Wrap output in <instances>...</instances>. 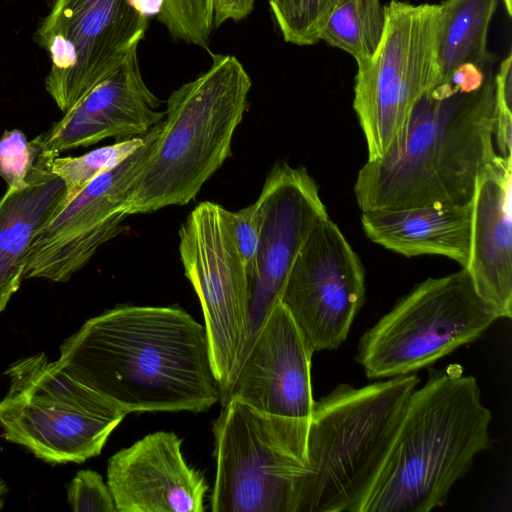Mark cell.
<instances>
[{
  "mask_svg": "<svg viewBox=\"0 0 512 512\" xmlns=\"http://www.w3.org/2000/svg\"><path fill=\"white\" fill-rule=\"evenodd\" d=\"M59 350L65 373L126 414L199 413L220 401L205 327L179 306H116Z\"/></svg>",
  "mask_w": 512,
  "mask_h": 512,
  "instance_id": "obj_1",
  "label": "cell"
},
{
  "mask_svg": "<svg viewBox=\"0 0 512 512\" xmlns=\"http://www.w3.org/2000/svg\"><path fill=\"white\" fill-rule=\"evenodd\" d=\"M494 83L463 93L451 82L426 91L384 155L358 171L362 212L467 205L478 175L496 156Z\"/></svg>",
  "mask_w": 512,
  "mask_h": 512,
  "instance_id": "obj_2",
  "label": "cell"
},
{
  "mask_svg": "<svg viewBox=\"0 0 512 512\" xmlns=\"http://www.w3.org/2000/svg\"><path fill=\"white\" fill-rule=\"evenodd\" d=\"M492 414L473 376L429 369L410 395L357 512H429L442 506L475 457L491 448Z\"/></svg>",
  "mask_w": 512,
  "mask_h": 512,
  "instance_id": "obj_3",
  "label": "cell"
},
{
  "mask_svg": "<svg viewBox=\"0 0 512 512\" xmlns=\"http://www.w3.org/2000/svg\"><path fill=\"white\" fill-rule=\"evenodd\" d=\"M209 53V68L170 94L122 207L125 215L189 203L230 156L252 80L235 56Z\"/></svg>",
  "mask_w": 512,
  "mask_h": 512,
  "instance_id": "obj_4",
  "label": "cell"
},
{
  "mask_svg": "<svg viewBox=\"0 0 512 512\" xmlns=\"http://www.w3.org/2000/svg\"><path fill=\"white\" fill-rule=\"evenodd\" d=\"M419 382L409 374L361 388L341 383L314 402L294 512H357Z\"/></svg>",
  "mask_w": 512,
  "mask_h": 512,
  "instance_id": "obj_5",
  "label": "cell"
},
{
  "mask_svg": "<svg viewBox=\"0 0 512 512\" xmlns=\"http://www.w3.org/2000/svg\"><path fill=\"white\" fill-rule=\"evenodd\" d=\"M5 374L10 387L0 401L3 437L45 462L82 463L98 456L127 415L44 352L17 360Z\"/></svg>",
  "mask_w": 512,
  "mask_h": 512,
  "instance_id": "obj_6",
  "label": "cell"
},
{
  "mask_svg": "<svg viewBox=\"0 0 512 512\" xmlns=\"http://www.w3.org/2000/svg\"><path fill=\"white\" fill-rule=\"evenodd\" d=\"M309 418L268 414L232 399L214 421V512H294L307 467Z\"/></svg>",
  "mask_w": 512,
  "mask_h": 512,
  "instance_id": "obj_7",
  "label": "cell"
},
{
  "mask_svg": "<svg viewBox=\"0 0 512 512\" xmlns=\"http://www.w3.org/2000/svg\"><path fill=\"white\" fill-rule=\"evenodd\" d=\"M498 319L462 267L401 298L363 334L356 361L369 379L413 374L475 341Z\"/></svg>",
  "mask_w": 512,
  "mask_h": 512,
  "instance_id": "obj_8",
  "label": "cell"
},
{
  "mask_svg": "<svg viewBox=\"0 0 512 512\" xmlns=\"http://www.w3.org/2000/svg\"><path fill=\"white\" fill-rule=\"evenodd\" d=\"M383 37L369 62L358 66L353 107L368 160L384 155L421 96L439 83L440 4L391 0Z\"/></svg>",
  "mask_w": 512,
  "mask_h": 512,
  "instance_id": "obj_9",
  "label": "cell"
},
{
  "mask_svg": "<svg viewBox=\"0 0 512 512\" xmlns=\"http://www.w3.org/2000/svg\"><path fill=\"white\" fill-rule=\"evenodd\" d=\"M161 0H53L35 42L51 60L45 88L65 113L143 40Z\"/></svg>",
  "mask_w": 512,
  "mask_h": 512,
  "instance_id": "obj_10",
  "label": "cell"
},
{
  "mask_svg": "<svg viewBox=\"0 0 512 512\" xmlns=\"http://www.w3.org/2000/svg\"><path fill=\"white\" fill-rule=\"evenodd\" d=\"M184 272L201 304L220 399L228 390L248 337L250 284L226 209L204 201L179 230Z\"/></svg>",
  "mask_w": 512,
  "mask_h": 512,
  "instance_id": "obj_11",
  "label": "cell"
},
{
  "mask_svg": "<svg viewBox=\"0 0 512 512\" xmlns=\"http://www.w3.org/2000/svg\"><path fill=\"white\" fill-rule=\"evenodd\" d=\"M364 296L358 255L337 224L321 218L296 256L279 301L315 353L342 345Z\"/></svg>",
  "mask_w": 512,
  "mask_h": 512,
  "instance_id": "obj_12",
  "label": "cell"
},
{
  "mask_svg": "<svg viewBox=\"0 0 512 512\" xmlns=\"http://www.w3.org/2000/svg\"><path fill=\"white\" fill-rule=\"evenodd\" d=\"M161 123V122H160ZM160 123L127 159L88 183L38 232L29 248L23 280L66 282L109 240L127 228L122 207Z\"/></svg>",
  "mask_w": 512,
  "mask_h": 512,
  "instance_id": "obj_13",
  "label": "cell"
},
{
  "mask_svg": "<svg viewBox=\"0 0 512 512\" xmlns=\"http://www.w3.org/2000/svg\"><path fill=\"white\" fill-rule=\"evenodd\" d=\"M255 203L260 219V239L255 269L249 281L246 347L279 301L293 262L313 227L328 216L318 186L306 168L287 163L273 166Z\"/></svg>",
  "mask_w": 512,
  "mask_h": 512,
  "instance_id": "obj_14",
  "label": "cell"
},
{
  "mask_svg": "<svg viewBox=\"0 0 512 512\" xmlns=\"http://www.w3.org/2000/svg\"><path fill=\"white\" fill-rule=\"evenodd\" d=\"M309 347L294 319L278 301L249 341L220 399H235L273 415L310 418L314 406Z\"/></svg>",
  "mask_w": 512,
  "mask_h": 512,
  "instance_id": "obj_15",
  "label": "cell"
},
{
  "mask_svg": "<svg viewBox=\"0 0 512 512\" xmlns=\"http://www.w3.org/2000/svg\"><path fill=\"white\" fill-rule=\"evenodd\" d=\"M159 105L143 79L135 51L32 142L44 156L55 158L109 137L142 136L163 120Z\"/></svg>",
  "mask_w": 512,
  "mask_h": 512,
  "instance_id": "obj_16",
  "label": "cell"
},
{
  "mask_svg": "<svg viewBox=\"0 0 512 512\" xmlns=\"http://www.w3.org/2000/svg\"><path fill=\"white\" fill-rule=\"evenodd\" d=\"M174 433H150L108 460L117 512H203L208 484L183 457Z\"/></svg>",
  "mask_w": 512,
  "mask_h": 512,
  "instance_id": "obj_17",
  "label": "cell"
},
{
  "mask_svg": "<svg viewBox=\"0 0 512 512\" xmlns=\"http://www.w3.org/2000/svg\"><path fill=\"white\" fill-rule=\"evenodd\" d=\"M512 157L496 156L477 177L465 267L479 296L500 318L512 316Z\"/></svg>",
  "mask_w": 512,
  "mask_h": 512,
  "instance_id": "obj_18",
  "label": "cell"
},
{
  "mask_svg": "<svg viewBox=\"0 0 512 512\" xmlns=\"http://www.w3.org/2000/svg\"><path fill=\"white\" fill-rule=\"evenodd\" d=\"M471 204L427 205L362 212L366 236L406 257L441 255L466 267L470 249Z\"/></svg>",
  "mask_w": 512,
  "mask_h": 512,
  "instance_id": "obj_19",
  "label": "cell"
},
{
  "mask_svg": "<svg viewBox=\"0 0 512 512\" xmlns=\"http://www.w3.org/2000/svg\"><path fill=\"white\" fill-rule=\"evenodd\" d=\"M51 160L40 156L27 184L7 188L0 199V313L23 281L33 239L63 207L66 187Z\"/></svg>",
  "mask_w": 512,
  "mask_h": 512,
  "instance_id": "obj_20",
  "label": "cell"
},
{
  "mask_svg": "<svg viewBox=\"0 0 512 512\" xmlns=\"http://www.w3.org/2000/svg\"><path fill=\"white\" fill-rule=\"evenodd\" d=\"M437 40L439 83L447 82L463 63L483 67L488 32L498 0H444Z\"/></svg>",
  "mask_w": 512,
  "mask_h": 512,
  "instance_id": "obj_21",
  "label": "cell"
},
{
  "mask_svg": "<svg viewBox=\"0 0 512 512\" xmlns=\"http://www.w3.org/2000/svg\"><path fill=\"white\" fill-rule=\"evenodd\" d=\"M385 25L386 9L380 0H343L328 18L319 41L347 52L358 67L375 54Z\"/></svg>",
  "mask_w": 512,
  "mask_h": 512,
  "instance_id": "obj_22",
  "label": "cell"
},
{
  "mask_svg": "<svg viewBox=\"0 0 512 512\" xmlns=\"http://www.w3.org/2000/svg\"><path fill=\"white\" fill-rule=\"evenodd\" d=\"M150 130L142 136L121 139L81 156L53 158L50 162V170L64 182L66 187L63 207L93 179L114 168L141 147L147 141Z\"/></svg>",
  "mask_w": 512,
  "mask_h": 512,
  "instance_id": "obj_23",
  "label": "cell"
},
{
  "mask_svg": "<svg viewBox=\"0 0 512 512\" xmlns=\"http://www.w3.org/2000/svg\"><path fill=\"white\" fill-rule=\"evenodd\" d=\"M343 0H269L273 21L285 42L309 46Z\"/></svg>",
  "mask_w": 512,
  "mask_h": 512,
  "instance_id": "obj_24",
  "label": "cell"
},
{
  "mask_svg": "<svg viewBox=\"0 0 512 512\" xmlns=\"http://www.w3.org/2000/svg\"><path fill=\"white\" fill-rule=\"evenodd\" d=\"M156 18L174 40L208 50L214 0H161Z\"/></svg>",
  "mask_w": 512,
  "mask_h": 512,
  "instance_id": "obj_25",
  "label": "cell"
},
{
  "mask_svg": "<svg viewBox=\"0 0 512 512\" xmlns=\"http://www.w3.org/2000/svg\"><path fill=\"white\" fill-rule=\"evenodd\" d=\"M39 151L19 129L5 130L0 138V177L7 188L19 189L28 182Z\"/></svg>",
  "mask_w": 512,
  "mask_h": 512,
  "instance_id": "obj_26",
  "label": "cell"
},
{
  "mask_svg": "<svg viewBox=\"0 0 512 512\" xmlns=\"http://www.w3.org/2000/svg\"><path fill=\"white\" fill-rule=\"evenodd\" d=\"M67 502L75 512H117L107 482L91 469L78 471L72 479Z\"/></svg>",
  "mask_w": 512,
  "mask_h": 512,
  "instance_id": "obj_27",
  "label": "cell"
},
{
  "mask_svg": "<svg viewBox=\"0 0 512 512\" xmlns=\"http://www.w3.org/2000/svg\"><path fill=\"white\" fill-rule=\"evenodd\" d=\"M496 119L494 142L503 157H512V54L501 62L493 81Z\"/></svg>",
  "mask_w": 512,
  "mask_h": 512,
  "instance_id": "obj_28",
  "label": "cell"
},
{
  "mask_svg": "<svg viewBox=\"0 0 512 512\" xmlns=\"http://www.w3.org/2000/svg\"><path fill=\"white\" fill-rule=\"evenodd\" d=\"M226 218L249 281L253 275L260 239V219L257 205L237 211L226 210Z\"/></svg>",
  "mask_w": 512,
  "mask_h": 512,
  "instance_id": "obj_29",
  "label": "cell"
},
{
  "mask_svg": "<svg viewBox=\"0 0 512 512\" xmlns=\"http://www.w3.org/2000/svg\"><path fill=\"white\" fill-rule=\"evenodd\" d=\"M256 0H214V28L227 21H240L249 16Z\"/></svg>",
  "mask_w": 512,
  "mask_h": 512,
  "instance_id": "obj_30",
  "label": "cell"
},
{
  "mask_svg": "<svg viewBox=\"0 0 512 512\" xmlns=\"http://www.w3.org/2000/svg\"><path fill=\"white\" fill-rule=\"evenodd\" d=\"M485 80L481 67L473 63L459 65L449 79L463 93L477 91L483 86Z\"/></svg>",
  "mask_w": 512,
  "mask_h": 512,
  "instance_id": "obj_31",
  "label": "cell"
},
{
  "mask_svg": "<svg viewBox=\"0 0 512 512\" xmlns=\"http://www.w3.org/2000/svg\"><path fill=\"white\" fill-rule=\"evenodd\" d=\"M506 12L509 17L512 15V0H503Z\"/></svg>",
  "mask_w": 512,
  "mask_h": 512,
  "instance_id": "obj_32",
  "label": "cell"
}]
</instances>
